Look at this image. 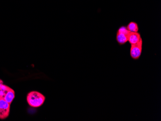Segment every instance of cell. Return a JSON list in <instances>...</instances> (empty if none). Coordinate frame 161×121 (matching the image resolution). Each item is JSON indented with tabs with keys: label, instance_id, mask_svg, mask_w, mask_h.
<instances>
[{
	"label": "cell",
	"instance_id": "9c48e42d",
	"mask_svg": "<svg viewBox=\"0 0 161 121\" xmlns=\"http://www.w3.org/2000/svg\"><path fill=\"white\" fill-rule=\"evenodd\" d=\"M3 85V81L0 79V86H1V85Z\"/></svg>",
	"mask_w": 161,
	"mask_h": 121
},
{
	"label": "cell",
	"instance_id": "ba28073f",
	"mask_svg": "<svg viewBox=\"0 0 161 121\" xmlns=\"http://www.w3.org/2000/svg\"><path fill=\"white\" fill-rule=\"evenodd\" d=\"M10 88V87L5 85H3L0 86V98L3 99L5 95Z\"/></svg>",
	"mask_w": 161,
	"mask_h": 121
},
{
	"label": "cell",
	"instance_id": "7a4b0ae2",
	"mask_svg": "<svg viewBox=\"0 0 161 121\" xmlns=\"http://www.w3.org/2000/svg\"><path fill=\"white\" fill-rule=\"evenodd\" d=\"M142 39L139 42H137V44L131 45L130 55L131 58L135 60L140 59L142 52Z\"/></svg>",
	"mask_w": 161,
	"mask_h": 121
},
{
	"label": "cell",
	"instance_id": "6da1fadb",
	"mask_svg": "<svg viewBox=\"0 0 161 121\" xmlns=\"http://www.w3.org/2000/svg\"><path fill=\"white\" fill-rule=\"evenodd\" d=\"M45 96L37 91H31L27 96V101L30 106L33 108H38L45 102Z\"/></svg>",
	"mask_w": 161,
	"mask_h": 121
},
{
	"label": "cell",
	"instance_id": "52a82bcc",
	"mask_svg": "<svg viewBox=\"0 0 161 121\" xmlns=\"http://www.w3.org/2000/svg\"><path fill=\"white\" fill-rule=\"evenodd\" d=\"M126 28L130 32H138L139 30L138 24L134 21L129 22L128 25L126 26Z\"/></svg>",
	"mask_w": 161,
	"mask_h": 121
},
{
	"label": "cell",
	"instance_id": "5b68a950",
	"mask_svg": "<svg viewBox=\"0 0 161 121\" xmlns=\"http://www.w3.org/2000/svg\"><path fill=\"white\" fill-rule=\"evenodd\" d=\"M127 36L128 35H126V34H123V33L117 31L116 39L119 45L123 46V45H125L126 44V42L128 41Z\"/></svg>",
	"mask_w": 161,
	"mask_h": 121
},
{
	"label": "cell",
	"instance_id": "8992f818",
	"mask_svg": "<svg viewBox=\"0 0 161 121\" xmlns=\"http://www.w3.org/2000/svg\"><path fill=\"white\" fill-rule=\"evenodd\" d=\"M15 97V92L13 89L10 88L5 95L3 99L7 102L11 104L13 101Z\"/></svg>",
	"mask_w": 161,
	"mask_h": 121
},
{
	"label": "cell",
	"instance_id": "3957f363",
	"mask_svg": "<svg viewBox=\"0 0 161 121\" xmlns=\"http://www.w3.org/2000/svg\"><path fill=\"white\" fill-rule=\"evenodd\" d=\"M10 104L3 98H0V119L4 120L8 117L10 111Z\"/></svg>",
	"mask_w": 161,
	"mask_h": 121
},
{
	"label": "cell",
	"instance_id": "277c9868",
	"mask_svg": "<svg viewBox=\"0 0 161 121\" xmlns=\"http://www.w3.org/2000/svg\"><path fill=\"white\" fill-rule=\"evenodd\" d=\"M142 39L141 33L139 32H129L127 36L128 42L131 45L137 44Z\"/></svg>",
	"mask_w": 161,
	"mask_h": 121
}]
</instances>
